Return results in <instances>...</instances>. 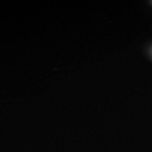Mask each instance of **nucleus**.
I'll return each mask as SVG.
<instances>
[]
</instances>
